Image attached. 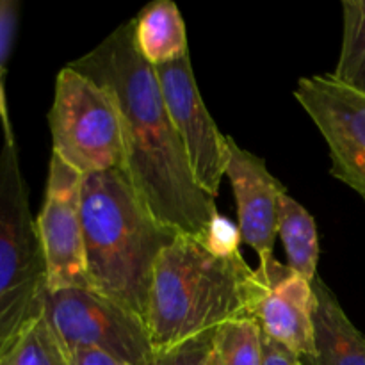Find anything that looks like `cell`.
<instances>
[{
    "label": "cell",
    "mask_w": 365,
    "mask_h": 365,
    "mask_svg": "<svg viewBox=\"0 0 365 365\" xmlns=\"http://www.w3.org/2000/svg\"><path fill=\"white\" fill-rule=\"evenodd\" d=\"M237 207V230L242 245L259 255L260 264L273 257L278 235V200L285 185L267 170L266 160L241 148L228 135L227 173Z\"/></svg>",
    "instance_id": "10"
},
{
    "label": "cell",
    "mask_w": 365,
    "mask_h": 365,
    "mask_svg": "<svg viewBox=\"0 0 365 365\" xmlns=\"http://www.w3.org/2000/svg\"><path fill=\"white\" fill-rule=\"evenodd\" d=\"M0 365H70V355L41 314L0 353Z\"/></svg>",
    "instance_id": "16"
},
{
    "label": "cell",
    "mask_w": 365,
    "mask_h": 365,
    "mask_svg": "<svg viewBox=\"0 0 365 365\" xmlns=\"http://www.w3.org/2000/svg\"><path fill=\"white\" fill-rule=\"evenodd\" d=\"M68 66L109 89L116 100L123 127V170L153 216L178 234L207 241L221 220L216 200L192 177L155 68L134 45V20L114 29Z\"/></svg>",
    "instance_id": "1"
},
{
    "label": "cell",
    "mask_w": 365,
    "mask_h": 365,
    "mask_svg": "<svg viewBox=\"0 0 365 365\" xmlns=\"http://www.w3.org/2000/svg\"><path fill=\"white\" fill-rule=\"evenodd\" d=\"M160 93L170 120L187 155L196 184L214 200L228 164V135H223L203 103L191 57L157 66Z\"/></svg>",
    "instance_id": "9"
},
{
    "label": "cell",
    "mask_w": 365,
    "mask_h": 365,
    "mask_svg": "<svg viewBox=\"0 0 365 365\" xmlns=\"http://www.w3.org/2000/svg\"><path fill=\"white\" fill-rule=\"evenodd\" d=\"M82 187L84 175L52 153L45 200L36 217L48 291L71 287L93 291L86 264Z\"/></svg>",
    "instance_id": "7"
},
{
    "label": "cell",
    "mask_w": 365,
    "mask_h": 365,
    "mask_svg": "<svg viewBox=\"0 0 365 365\" xmlns=\"http://www.w3.org/2000/svg\"><path fill=\"white\" fill-rule=\"evenodd\" d=\"M82 225L93 291L145 319L157 260L180 234L153 216L125 170L86 175Z\"/></svg>",
    "instance_id": "3"
},
{
    "label": "cell",
    "mask_w": 365,
    "mask_h": 365,
    "mask_svg": "<svg viewBox=\"0 0 365 365\" xmlns=\"http://www.w3.org/2000/svg\"><path fill=\"white\" fill-rule=\"evenodd\" d=\"M43 314L68 355L77 348H89L127 365H150L155 359L145 319L96 291H48Z\"/></svg>",
    "instance_id": "6"
},
{
    "label": "cell",
    "mask_w": 365,
    "mask_h": 365,
    "mask_svg": "<svg viewBox=\"0 0 365 365\" xmlns=\"http://www.w3.org/2000/svg\"><path fill=\"white\" fill-rule=\"evenodd\" d=\"M262 346L264 331L255 317L228 321L216 331L221 365H262Z\"/></svg>",
    "instance_id": "17"
},
{
    "label": "cell",
    "mask_w": 365,
    "mask_h": 365,
    "mask_svg": "<svg viewBox=\"0 0 365 365\" xmlns=\"http://www.w3.org/2000/svg\"><path fill=\"white\" fill-rule=\"evenodd\" d=\"M262 365H302V359H298L287 348L264 335Z\"/></svg>",
    "instance_id": "20"
},
{
    "label": "cell",
    "mask_w": 365,
    "mask_h": 365,
    "mask_svg": "<svg viewBox=\"0 0 365 365\" xmlns=\"http://www.w3.org/2000/svg\"><path fill=\"white\" fill-rule=\"evenodd\" d=\"M20 4L16 0H0V78H6L7 61L14 45Z\"/></svg>",
    "instance_id": "19"
},
{
    "label": "cell",
    "mask_w": 365,
    "mask_h": 365,
    "mask_svg": "<svg viewBox=\"0 0 365 365\" xmlns=\"http://www.w3.org/2000/svg\"><path fill=\"white\" fill-rule=\"evenodd\" d=\"M294 98L323 135L330 173L365 202V95L331 73L302 77Z\"/></svg>",
    "instance_id": "8"
},
{
    "label": "cell",
    "mask_w": 365,
    "mask_h": 365,
    "mask_svg": "<svg viewBox=\"0 0 365 365\" xmlns=\"http://www.w3.org/2000/svg\"><path fill=\"white\" fill-rule=\"evenodd\" d=\"M264 282V291L255 307V317L264 335L287 348L298 359L316 356L314 339L312 282L296 274L287 266L271 259L257 267Z\"/></svg>",
    "instance_id": "11"
},
{
    "label": "cell",
    "mask_w": 365,
    "mask_h": 365,
    "mask_svg": "<svg viewBox=\"0 0 365 365\" xmlns=\"http://www.w3.org/2000/svg\"><path fill=\"white\" fill-rule=\"evenodd\" d=\"M314 339L312 365H365V335L348 317L331 289L316 277L312 280Z\"/></svg>",
    "instance_id": "12"
},
{
    "label": "cell",
    "mask_w": 365,
    "mask_h": 365,
    "mask_svg": "<svg viewBox=\"0 0 365 365\" xmlns=\"http://www.w3.org/2000/svg\"><path fill=\"white\" fill-rule=\"evenodd\" d=\"M342 45L331 77L365 95V0H342Z\"/></svg>",
    "instance_id": "15"
},
{
    "label": "cell",
    "mask_w": 365,
    "mask_h": 365,
    "mask_svg": "<svg viewBox=\"0 0 365 365\" xmlns=\"http://www.w3.org/2000/svg\"><path fill=\"white\" fill-rule=\"evenodd\" d=\"M0 120L2 125H9V110H7V98H6V86H4V78H0Z\"/></svg>",
    "instance_id": "22"
},
{
    "label": "cell",
    "mask_w": 365,
    "mask_h": 365,
    "mask_svg": "<svg viewBox=\"0 0 365 365\" xmlns=\"http://www.w3.org/2000/svg\"><path fill=\"white\" fill-rule=\"evenodd\" d=\"M70 365H127L98 349L77 348L70 353Z\"/></svg>",
    "instance_id": "21"
},
{
    "label": "cell",
    "mask_w": 365,
    "mask_h": 365,
    "mask_svg": "<svg viewBox=\"0 0 365 365\" xmlns=\"http://www.w3.org/2000/svg\"><path fill=\"white\" fill-rule=\"evenodd\" d=\"M52 153L82 175L125 168L123 127L109 89L66 66L57 73L48 113Z\"/></svg>",
    "instance_id": "5"
},
{
    "label": "cell",
    "mask_w": 365,
    "mask_h": 365,
    "mask_svg": "<svg viewBox=\"0 0 365 365\" xmlns=\"http://www.w3.org/2000/svg\"><path fill=\"white\" fill-rule=\"evenodd\" d=\"M46 292L45 255L9 123L0 150V353L41 316Z\"/></svg>",
    "instance_id": "4"
},
{
    "label": "cell",
    "mask_w": 365,
    "mask_h": 365,
    "mask_svg": "<svg viewBox=\"0 0 365 365\" xmlns=\"http://www.w3.org/2000/svg\"><path fill=\"white\" fill-rule=\"evenodd\" d=\"M216 330L187 339L166 351L155 353L150 365H221L216 348Z\"/></svg>",
    "instance_id": "18"
},
{
    "label": "cell",
    "mask_w": 365,
    "mask_h": 365,
    "mask_svg": "<svg viewBox=\"0 0 365 365\" xmlns=\"http://www.w3.org/2000/svg\"><path fill=\"white\" fill-rule=\"evenodd\" d=\"M278 235L284 242L289 269L312 282L319 262L317 225L312 214L287 192L278 200Z\"/></svg>",
    "instance_id": "14"
},
{
    "label": "cell",
    "mask_w": 365,
    "mask_h": 365,
    "mask_svg": "<svg viewBox=\"0 0 365 365\" xmlns=\"http://www.w3.org/2000/svg\"><path fill=\"white\" fill-rule=\"evenodd\" d=\"M134 20V45L153 68L187 56V31L177 4L155 0L139 11Z\"/></svg>",
    "instance_id": "13"
},
{
    "label": "cell",
    "mask_w": 365,
    "mask_h": 365,
    "mask_svg": "<svg viewBox=\"0 0 365 365\" xmlns=\"http://www.w3.org/2000/svg\"><path fill=\"white\" fill-rule=\"evenodd\" d=\"M264 282L241 248L220 252L202 239L178 235L155 264L145 323L155 353L253 317Z\"/></svg>",
    "instance_id": "2"
}]
</instances>
